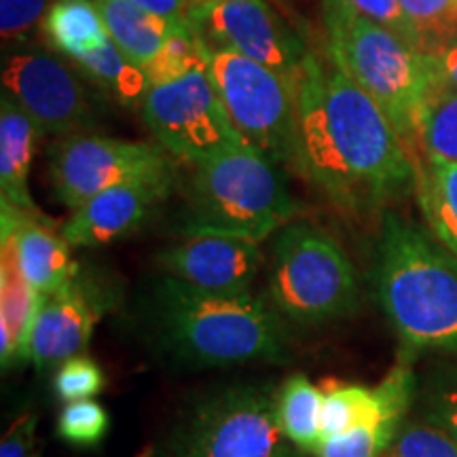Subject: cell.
<instances>
[{
	"instance_id": "1",
	"label": "cell",
	"mask_w": 457,
	"mask_h": 457,
	"mask_svg": "<svg viewBox=\"0 0 457 457\" xmlns=\"http://www.w3.org/2000/svg\"><path fill=\"white\" fill-rule=\"evenodd\" d=\"M293 165L345 212L415 188V162L384 108L333 57L312 51L296 79Z\"/></svg>"
},
{
	"instance_id": "2",
	"label": "cell",
	"mask_w": 457,
	"mask_h": 457,
	"mask_svg": "<svg viewBox=\"0 0 457 457\" xmlns=\"http://www.w3.org/2000/svg\"><path fill=\"white\" fill-rule=\"evenodd\" d=\"M146 322L162 352L191 367L284 362L288 330L273 305L250 293H210L163 276Z\"/></svg>"
},
{
	"instance_id": "3",
	"label": "cell",
	"mask_w": 457,
	"mask_h": 457,
	"mask_svg": "<svg viewBox=\"0 0 457 457\" xmlns=\"http://www.w3.org/2000/svg\"><path fill=\"white\" fill-rule=\"evenodd\" d=\"M373 288L403 353H457V259L396 212L381 219Z\"/></svg>"
},
{
	"instance_id": "4",
	"label": "cell",
	"mask_w": 457,
	"mask_h": 457,
	"mask_svg": "<svg viewBox=\"0 0 457 457\" xmlns=\"http://www.w3.org/2000/svg\"><path fill=\"white\" fill-rule=\"evenodd\" d=\"M328 55L384 108L403 142H413L430 94L424 51L369 20L347 0H322Z\"/></svg>"
},
{
	"instance_id": "5",
	"label": "cell",
	"mask_w": 457,
	"mask_h": 457,
	"mask_svg": "<svg viewBox=\"0 0 457 457\" xmlns=\"http://www.w3.org/2000/svg\"><path fill=\"white\" fill-rule=\"evenodd\" d=\"M278 165L245 145L193 163L187 227L219 228L254 242L278 233L299 210Z\"/></svg>"
},
{
	"instance_id": "6",
	"label": "cell",
	"mask_w": 457,
	"mask_h": 457,
	"mask_svg": "<svg viewBox=\"0 0 457 457\" xmlns=\"http://www.w3.org/2000/svg\"><path fill=\"white\" fill-rule=\"evenodd\" d=\"M278 390L231 386L199 398L145 457H288L293 443L278 424Z\"/></svg>"
},
{
	"instance_id": "7",
	"label": "cell",
	"mask_w": 457,
	"mask_h": 457,
	"mask_svg": "<svg viewBox=\"0 0 457 457\" xmlns=\"http://www.w3.org/2000/svg\"><path fill=\"white\" fill-rule=\"evenodd\" d=\"M270 296L279 316L313 327L352 316L360 286L335 237L312 222L293 220L273 239Z\"/></svg>"
},
{
	"instance_id": "8",
	"label": "cell",
	"mask_w": 457,
	"mask_h": 457,
	"mask_svg": "<svg viewBox=\"0 0 457 457\" xmlns=\"http://www.w3.org/2000/svg\"><path fill=\"white\" fill-rule=\"evenodd\" d=\"M199 47L228 121L244 145L276 163H293L296 83L231 49L205 47L202 41Z\"/></svg>"
},
{
	"instance_id": "9",
	"label": "cell",
	"mask_w": 457,
	"mask_h": 457,
	"mask_svg": "<svg viewBox=\"0 0 457 457\" xmlns=\"http://www.w3.org/2000/svg\"><path fill=\"white\" fill-rule=\"evenodd\" d=\"M140 108L163 151L191 165L244 145L205 64L174 81L151 85Z\"/></svg>"
},
{
	"instance_id": "10",
	"label": "cell",
	"mask_w": 457,
	"mask_h": 457,
	"mask_svg": "<svg viewBox=\"0 0 457 457\" xmlns=\"http://www.w3.org/2000/svg\"><path fill=\"white\" fill-rule=\"evenodd\" d=\"M49 179L57 202L74 212L123 182H171V165L163 148L148 142L72 134L51 146Z\"/></svg>"
},
{
	"instance_id": "11",
	"label": "cell",
	"mask_w": 457,
	"mask_h": 457,
	"mask_svg": "<svg viewBox=\"0 0 457 457\" xmlns=\"http://www.w3.org/2000/svg\"><path fill=\"white\" fill-rule=\"evenodd\" d=\"M79 72L45 47H4L3 91L24 108L41 136H72L94 123L91 98Z\"/></svg>"
},
{
	"instance_id": "12",
	"label": "cell",
	"mask_w": 457,
	"mask_h": 457,
	"mask_svg": "<svg viewBox=\"0 0 457 457\" xmlns=\"http://www.w3.org/2000/svg\"><path fill=\"white\" fill-rule=\"evenodd\" d=\"M188 28L205 47L236 51L293 83L310 54L267 0H195Z\"/></svg>"
},
{
	"instance_id": "13",
	"label": "cell",
	"mask_w": 457,
	"mask_h": 457,
	"mask_svg": "<svg viewBox=\"0 0 457 457\" xmlns=\"http://www.w3.org/2000/svg\"><path fill=\"white\" fill-rule=\"evenodd\" d=\"M261 265V242L219 228L187 227L159 254L163 276L210 293H248Z\"/></svg>"
},
{
	"instance_id": "14",
	"label": "cell",
	"mask_w": 457,
	"mask_h": 457,
	"mask_svg": "<svg viewBox=\"0 0 457 457\" xmlns=\"http://www.w3.org/2000/svg\"><path fill=\"white\" fill-rule=\"evenodd\" d=\"M106 303L100 290L79 278L57 293L41 296L28 341V362L47 370L85 353Z\"/></svg>"
},
{
	"instance_id": "15",
	"label": "cell",
	"mask_w": 457,
	"mask_h": 457,
	"mask_svg": "<svg viewBox=\"0 0 457 457\" xmlns=\"http://www.w3.org/2000/svg\"><path fill=\"white\" fill-rule=\"evenodd\" d=\"M171 182L136 180L111 187L74 210L62 225V236L74 248H94L128 237L138 231L159 202L168 195Z\"/></svg>"
},
{
	"instance_id": "16",
	"label": "cell",
	"mask_w": 457,
	"mask_h": 457,
	"mask_svg": "<svg viewBox=\"0 0 457 457\" xmlns=\"http://www.w3.org/2000/svg\"><path fill=\"white\" fill-rule=\"evenodd\" d=\"M3 227L13 233L21 273L38 295H54L79 278L71 244L41 214L24 212L3 202Z\"/></svg>"
},
{
	"instance_id": "17",
	"label": "cell",
	"mask_w": 457,
	"mask_h": 457,
	"mask_svg": "<svg viewBox=\"0 0 457 457\" xmlns=\"http://www.w3.org/2000/svg\"><path fill=\"white\" fill-rule=\"evenodd\" d=\"M41 295L28 284L17 261L15 239L3 227L0 237V360L3 369L28 362V341L37 318Z\"/></svg>"
},
{
	"instance_id": "18",
	"label": "cell",
	"mask_w": 457,
	"mask_h": 457,
	"mask_svg": "<svg viewBox=\"0 0 457 457\" xmlns=\"http://www.w3.org/2000/svg\"><path fill=\"white\" fill-rule=\"evenodd\" d=\"M38 129L9 94L0 98V193L3 202L37 214L28 176L37 153Z\"/></svg>"
},
{
	"instance_id": "19",
	"label": "cell",
	"mask_w": 457,
	"mask_h": 457,
	"mask_svg": "<svg viewBox=\"0 0 457 457\" xmlns=\"http://www.w3.org/2000/svg\"><path fill=\"white\" fill-rule=\"evenodd\" d=\"M96 4L111 41L145 71L162 54L171 32L180 28L163 17L148 13L129 0H96Z\"/></svg>"
},
{
	"instance_id": "20",
	"label": "cell",
	"mask_w": 457,
	"mask_h": 457,
	"mask_svg": "<svg viewBox=\"0 0 457 457\" xmlns=\"http://www.w3.org/2000/svg\"><path fill=\"white\" fill-rule=\"evenodd\" d=\"M415 193L434 239L457 259V162L424 155L415 163Z\"/></svg>"
},
{
	"instance_id": "21",
	"label": "cell",
	"mask_w": 457,
	"mask_h": 457,
	"mask_svg": "<svg viewBox=\"0 0 457 457\" xmlns=\"http://www.w3.org/2000/svg\"><path fill=\"white\" fill-rule=\"evenodd\" d=\"M43 28L62 55L79 60L108 43V32L96 0H55Z\"/></svg>"
},
{
	"instance_id": "22",
	"label": "cell",
	"mask_w": 457,
	"mask_h": 457,
	"mask_svg": "<svg viewBox=\"0 0 457 457\" xmlns=\"http://www.w3.org/2000/svg\"><path fill=\"white\" fill-rule=\"evenodd\" d=\"M278 424L279 430L295 447L305 453H318L322 445V387L307 375H290L278 387Z\"/></svg>"
},
{
	"instance_id": "23",
	"label": "cell",
	"mask_w": 457,
	"mask_h": 457,
	"mask_svg": "<svg viewBox=\"0 0 457 457\" xmlns=\"http://www.w3.org/2000/svg\"><path fill=\"white\" fill-rule=\"evenodd\" d=\"M72 62L81 74L125 106H142L151 89V79L145 68L134 64L111 38L102 49Z\"/></svg>"
},
{
	"instance_id": "24",
	"label": "cell",
	"mask_w": 457,
	"mask_h": 457,
	"mask_svg": "<svg viewBox=\"0 0 457 457\" xmlns=\"http://www.w3.org/2000/svg\"><path fill=\"white\" fill-rule=\"evenodd\" d=\"M417 138L424 155L457 162V94L426 100L417 119Z\"/></svg>"
},
{
	"instance_id": "25",
	"label": "cell",
	"mask_w": 457,
	"mask_h": 457,
	"mask_svg": "<svg viewBox=\"0 0 457 457\" xmlns=\"http://www.w3.org/2000/svg\"><path fill=\"white\" fill-rule=\"evenodd\" d=\"M108 430H111V415L104 404L94 398L66 403L55 421L57 438L74 449L98 447Z\"/></svg>"
},
{
	"instance_id": "26",
	"label": "cell",
	"mask_w": 457,
	"mask_h": 457,
	"mask_svg": "<svg viewBox=\"0 0 457 457\" xmlns=\"http://www.w3.org/2000/svg\"><path fill=\"white\" fill-rule=\"evenodd\" d=\"M420 32L424 54L457 38V0H400Z\"/></svg>"
},
{
	"instance_id": "27",
	"label": "cell",
	"mask_w": 457,
	"mask_h": 457,
	"mask_svg": "<svg viewBox=\"0 0 457 457\" xmlns=\"http://www.w3.org/2000/svg\"><path fill=\"white\" fill-rule=\"evenodd\" d=\"M384 457H457V438L426 420H404Z\"/></svg>"
},
{
	"instance_id": "28",
	"label": "cell",
	"mask_w": 457,
	"mask_h": 457,
	"mask_svg": "<svg viewBox=\"0 0 457 457\" xmlns=\"http://www.w3.org/2000/svg\"><path fill=\"white\" fill-rule=\"evenodd\" d=\"M421 417L457 438V369L430 370L420 392Z\"/></svg>"
},
{
	"instance_id": "29",
	"label": "cell",
	"mask_w": 457,
	"mask_h": 457,
	"mask_svg": "<svg viewBox=\"0 0 457 457\" xmlns=\"http://www.w3.org/2000/svg\"><path fill=\"white\" fill-rule=\"evenodd\" d=\"M202 64H205V60L195 34L191 32V28H176L157 60L146 68V74L151 85H162L185 77Z\"/></svg>"
},
{
	"instance_id": "30",
	"label": "cell",
	"mask_w": 457,
	"mask_h": 457,
	"mask_svg": "<svg viewBox=\"0 0 457 457\" xmlns=\"http://www.w3.org/2000/svg\"><path fill=\"white\" fill-rule=\"evenodd\" d=\"M106 387L104 370L87 353L62 362L54 375V392L64 403L98 396Z\"/></svg>"
},
{
	"instance_id": "31",
	"label": "cell",
	"mask_w": 457,
	"mask_h": 457,
	"mask_svg": "<svg viewBox=\"0 0 457 457\" xmlns=\"http://www.w3.org/2000/svg\"><path fill=\"white\" fill-rule=\"evenodd\" d=\"M49 9L51 0H0V32L4 47L28 43Z\"/></svg>"
},
{
	"instance_id": "32",
	"label": "cell",
	"mask_w": 457,
	"mask_h": 457,
	"mask_svg": "<svg viewBox=\"0 0 457 457\" xmlns=\"http://www.w3.org/2000/svg\"><path fill=\"white\" fill-rule=\"evenodd\" d=\"M390 441L377 428L358 426L320 445L316 457H384Z\"/></svg>"
},
{
	"instance_id": "33",
	"label": "cell",
	"mask_w": 457,
	"mask_h": 457,
	"mask_svg": "<svg viewBox=\"0 0 457 457\" xmlns=\"http://www.w3.org/2000/svg\"><path fill=\"white\" fill-rule=\"evenodd\" d=\"M353 9H358L360 13L367 15L369 20L377 21V24L386 26L387 30L396 32L400 38H404L411 47L417 51H424V43H421L420 32L415 30V26L411 24V20L404 13L400 0H347Z\"/></svg>"
},
{
	"instance_id": "34",
	"label": "cell",
	"mask_w": 457,
	"mask_h": 457,
	"mask_svg": "<svg viewBox=\"0 0 457 457\" xmlns=\"http://www.w3.org/2000/svg\"><path fill=\"white\" fill-rule=\"evenodd\" d=\"M428 79H430V94H457V38L441 45V47L426 51Z\"/></svg>"
},
{
	"instance_id": "35",
	"label": "cell",
	"mask_w": 457,
	"mask_h": 457,
	"mask_svg": "<svg viewBox=\"0 0 457 457\" xmlns=\"http://www.w3.org/2000/svg\"><path fill=\"white\" fill-rule=\"evenodd\" d=\"M38 415L34 411H21L11 421L0 441V457H37L38 455Z\"/></svg>"
},
{
	"instance_id": "36",
	"label": "cell",
	"mask_w": 457,
	"mask_h": 457,
	"mask_svg": "<svg viewBox=\"0 0 457 457\" xmlns=\"http://www.w3.org/2000/svg\"><path fill=\"white\" fill-rule=\"evenodd\" d=\"M129 3L138 4L148 13L163 17V20L180 28L188 26V15L195 7V0H129Z\"/></svg>"
},
{
	"instance_id": "37",
	"label": "cell",
	"mask_w": 457,
	"mask_h": 457,
	"mask_svg": "<svg viewBox=\"0 0 457 457\" xmlns=\"http://www.w3.org/2000/svg\"><path fill=\"white\" fill-rule=\"evenodd\" d=\"M288 457H316L313 453H305V451H301V449H295L293 453H290Z\"/></svg>"
}]
</instances>
